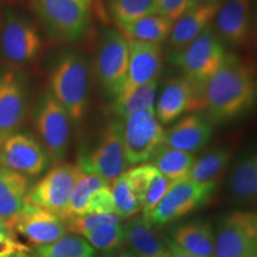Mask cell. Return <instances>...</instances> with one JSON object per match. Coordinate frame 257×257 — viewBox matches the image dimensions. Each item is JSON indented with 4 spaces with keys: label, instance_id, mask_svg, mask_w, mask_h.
<instances>
[{
    "label": "cell",
    "instance_id": "obj_36",
    "mask_svg": "<svg viewBox=\"0 0 257 257\" xmlns=\"http://www.w3.org/2000/svg\"><path fill=\"white\" fill-rule=\"evenodd\" d=\"M31 249L14 232H0V257H30Z\"/></svg>",
    "mask_w": 257,
    "mask_h": 257
},
{
    "label": "cell",
    "instance_id": "obj_44",
    "mask_svg": "<svg viewBox=\"0 0 257 257\" xmlns=\"http://www.w3.org/2000/svg\"><path fill=\"white\" fill-rule=\"evenodd\" d=\"M255 257H257V256H255Z\"/></svg>",
    "mask_w": 257,
    "mask_h": 257
},
{
    "label": "cell",
    "instance_id": "obj_6",
    "mask_svg": "<svg viewBox=\"0 0 257 257\" xmlns=\"http://www.w3.org/2000/svg\"><path fill=\"white\" fill-rule=\"evenodd\" d=\"M42 38L36 25L17 12H8L0 28V53L11 68L29 67L40 57Z\"/></svg>",
    "mask_w": 257,
    "mask_h": 257
},
{
    "label": "cell",
    "instance_id": "obj_41",
    "mask_svg": "<svg viewBox=\"0 0 257 257\" xmlns=\"http://www.w3.org/2000/svg\"><path fill=\"white\" fill-rule=\"evenodd\" d=\"M0 232H14V231L10 230L8 225L4 224L2 220H0ZM14 233H15V232H14Z\"/></svg>",
    "mask_w": 257,
    "mask_h": 257
},
{
    "label": "cell",
    "instance_id": "obj_38",
    "mask_svg": "<svg viewBox=\"0 0 257 257\" xmlns=\"http://www.w3.org/2000/svg\"><path fill=\"white\" fill-rule=\"evenodd\" d=\"M100 257H136L128 248H121L112 250V251L104 252Z\"/></svg>",
    "mask_w": 257,
    "mask_h": 257
},
{
    "label": "cell",
    "instance_id": "obj_12",
    "mask_svg": "<svg viewBox=\"0 0 257 257\" xmlns=\"http://www.w3.org/2000/svg\"><path fill=\"white\" fill-rule=\"evenodd\" d=\"M257 256V211H236L218 226L213 257Z\"/></svg>",
    "mask_w": 257,
    "mask_h": 257
},
{
    "label": "cell",
    "instance_id": "obj_14",
    "mask_svg": "<svg viewBox=\"0 0 257 257\" xmlns=\"http://www.w3.org/2000/svg\"><path fill=\"white\" fill-rule=\"evenodd\" d=\"M28 93L24 78L17 69L0 72V146L17 134L27 120Z\"/></svg>",
    "mask_w": 257,
    "mask_h": 257
},
{
    "label": "cell",
    "instance_id": "obj_9",
    "mask_svg": "<svg viewBox=\"0 0 257 257\" xmlns=\"http://www.w3.org/2000/svg\"><path fill=\"white\" fill-rule=\"evenodd\" d=\"M74 163H56L34 187L29 189L25 201L53 212L64 220L70 195L82 174Z\"/></svg>",
    "mask_w": 257,
    "mask_h": 257
},
{
    "label": "cell",
    "instance_id": "obj_32",
    "mask_svg": "<svg viewBox=\"0 0 257 257\" xmlns=\"http://www.w3.org/2000/svg\"><path fill=\"white\" fill-rule=\"evenodd\" d=\"M111 191L114 201V214L121 219L133 217L142 211V204L131 188L125 172L112 181Z\"/></svg>",
    "mask_w": 257,
    "mask_h": 257
},
{
    "label": "cell",
    "instance_id": "obj_7",
    "mask_svg": "<svg viewBox=\"0 0 257 257\" xmlns=\"http://www.w3.org/2000/svg\"><path fill=\"white\" fill-rule=\"evenodd\" d=\"M128 66V41L119 30L102 31L95 57V73L102 91L118 98L123 91Z\"/></svg>",
    "mask_w": 257,
    "mask_h": 257
},
{
    "label": "cell",
    "instance_id": "obj_16",
    "mask_svg": "<svg viewBox=\"0 0 257 257\" xmlns=\"http://www.w3.org/2000/svg\"><path fill=\"white\" fill-rule=\"evenodd\" d=\"M12 230L38 248L62 238L67 232V226L64 220L55 213L25 201Z\"/></svg>",
    "mask_w": 257,
    "mask_h": 257
},
{
    "label": "cell",
    "instance_id": "obj_28",
    "mask_svg": "<svg viewBox=\"0 0 257 257\" xmlns=\"http://www.w3.org/2000/svg\"><path fill=\"white\" fill-rule=\"evenodd\" d=\"M157 95H159V79L136 89L125 98L114 99L112 111L121 119L137 111L149 110L155 112Z\"/></svg>",
    "mask_w": 257,
    "mask_h": 257
},
{
    "label": "cell",
    "instance_id": "obj_2",
    "mask_svg": "<svg viewBox=\"0 0 257 257\" xmlns=\"http://www.w3.org/2000/svg\"><path fill=\"white\" fill-rule=\"evenodd\" d=\"M49 92L68 113L73 123L85 117L89 98V69L80 53H63L50 73Z\"/></svg>",
    "mask_w": 257,
    "mask_h": 257
},
{
    "label": "cell",
    "instance_id": "obj_25",
    "mask_svg": "<svg viewBox=\"0 0 257 257\" xmlns=\"http://www.w3.org/2000/svg\"><path fill=\"white\" fill-rule=\"evenodd\" d=\"M173 24L174 23L169 19L153 14L125 25L119 29V31L127 38V41L160 44L168 40Z\"/></svg>",
    "mask_w": 257,
    "mask_h": 257
},
{
    "label": "cell",
    "instance_id": "obj_21",
    "mask_svg": "<svg viewBox=\"0 0 257 257\" xmlns=\"http://www.w3.org/2000/svg\"><path fill=\"white\" fill-rule=\"evenodd\" d=\"M220 5L221 3L189 9L181 17L176 19L168 37V46L172 51L188 46L206 30L213 22Z\"/></svg>",
    "mask_w": 257,
    "mask_h": 257
},
{
    "label": "cell",
    "instance_id": "obj_26",
    "mask_svg": "<svg viewBox=\"0 0 257 257\" xmlns=\"http://www.w3.org/2000/svg\"><path fill=\"white\" fill-rule=\"evenodd\" d=\"M152 165L172 182H180L188 178L195 156L192 153L181 152L167 146H161L152 157Z\"/></svg>",
    "mask_w": 257,
    "mask_h": 257
},
{
    "label": "cell",
    "instance_id": "obj_8",
    "mask_svg": "<svg viewBox=\"0 0 257 257\" xmlns=\"http://www.w3.org/2000/svg\"><path fill=\"white\" fill-rule=\"evenodd\" d=\"M217 181L197 182L186 179L176 182L148 217L152 226H163L187 216L211 200Z\"/></svg>",
    "mask_w": 257,
    "mask_h": 257
},
{
    "label": "cell",
    "instance_id": "obj_19",
    "mask_svg": "<svg viewBox=\"0 0 257 257\" xmlns=\"http://www.w3.org/2000/svg\"><path fill=\"white\" fill-rule=\"evenodd\" d=\"M212 134V123L206 115L189 114L165 133L163 146L193 154L210 142Z\"/></svg>",
    "mask_w": 257,
    "mask_h": 257
},
{
    "label": "cell",
    "instance_id": "obj_1",
    "mask_svg": "<svg viewBox=\"0 0 257 257\" xmlns=\"http://www.w3.org/2000/svg\"><path fill=\"white\" fill-rule=\"evenodd\" d=\"M257 105V73L236 54L226 56L205 87V111L212 124H226L250 113Z\"/></svg>",
    "mask_w": 257,
    "mask_h": 257
},
{
    "label": "cell",
    "instance_id": "obj_30",
    "mask_svg": "<svg viewBox=\"0 0 257 257\" xmlns=\"http://www.w3.org/2000/svg\"><path fill=\"white\" fill-rule=\"evenodd\" d=\"M93 246L79 234H64L56 242L38 246L30 257H94Z\"/></svg>",
    "mask_w": 257,
    "mask_h": 257
},
{
    "label": "cell",
    "instance_id": "obj_4",
    "mask_svg": "<svg viewBox=\"0 0 257 257\" xmlns=\"http://www.w3.org/2000/svg\"><path fill=\"white\" fill-rule=\"evenodd\" d=\"M78 166L82 172L98 175L108 184L123 174L128 165L120 120L111 121L102 128L94 147L80 154Z\"/></svg>",
    "mask_w": 257,
    "mask_h": 257
},
{
    "label": "cell",
    "instance_id": "obj_45",
    "mask_svg": "<svg viewBox=\"0 0 257 257\" xmlns=\"http://www.w3.org/2000/svg\"><path fill=\"white\" fill-rule=\"evenodd\" d=\"M0 28H2V27H0Z\"/></svg>",
    "mask_w": 257,
    "mask_h": 257
},
{
    "label": "cell",
    "instance_id": "obj_10",
    "mask_svg": "<svg viewBox=\"0 0 257 257\" xmlns=\"http://www.w3.org/2000/svg\"><path fill=\"white\" fill-rule=\"evenodd\" d=\"M70 121L68 113L49 91L41 96L34 111V125L48 157L55 165L66 156Z\"/></svg>",
    "mask_w": 257,
    "mask_h": 257
},
{
    "label": "cell",
    "instance_id": "obj_11",
    "mask_svg": "<svg viewBox=\"0 0 257 257\" xmlns=\"http://www.w3.org/2000/svg\"><path fill=\"white\" fill-rule=\"evenodd\" d=\"M125 156L128 166L143 165L163 146L165 130L157 120L155 112L137 111L121 121Z\"/></svg>",
    "mask_w": 257,
    "mask_h": 257
},
{
    "label": "cell",
    "instance_id": "obj_5",
    "mask_svg": "<svg viewBox=\"0 0 257 257\" xmlns=\"http://www.w3.org/2000/svg\"><path fill=\"white\" fill-rule=\"evenodd\" d=\"M42 24L60 41H78L91 27V14L81 0H31Z\"/></svg>",
    "mask_w": 257,
    "mask_h": 257
},
{
    "label": "cell",
    "instance_id": "obj_18",
    "mask_svg": "<svg viewBox=\"0 0 257 257\" xmlns=\"http://www.w3.org/2000/svg\"><path fill=\"white\" fill-rule=\"evenodd\" d=\"M213 29L224 44L243 48L251 35V0H223Z\"/></svg>",
    "mask_w": 257,
    "mask_h": 257
},
{
    "label": "cell",
    "instance_id": "obj_27",
    "mask_svg": "<svg viewBox=\"0 0 257 257\" xmlns=\"http://www.w3.org/2000/svg\"><path fill=\"white\" fill-rule=\"evenodd\" d=\"M102 14L118 29L155 14V0H102Z\"/></svg>",
    "mask_w": 257,
    "mask_h": 257
},
{
    "label": "cell",
    "instance_id": "obj_31",
    "mask_svg": "<svg viewBox=\"0 0 257 257\" xmlns=\"http://www.w3.org/2000/svg\"><path fill=\"white\" fill-rule=\"evenodd\" d=\"M110 184L106 182L104 179L99 178L98 175L88 174V173L83 172L78 181H76L75 186H74L68 207H67L64 221L72 217L85 216L89 195L94 191H96V189L101 188L102 186Z\"/></svg>",
    "mask_w": 257,
    "mask_h": 257
},
{
    "label": "cell",
    "instance_id": "obj_20",
    "mask_svg": "<svg viewBox=\"0 0 257 257\" xmlns=\"http://www.w3.org/2000/svg\"><path fill=\"white\" fill-rule=\"evenodd\" d=\"M29 189L27 176L0 167V220L11 231L23 210Z\"/></svg>",
    "mask_w": 257,
    "mask_h": 257
},
{
    "label": "cell",
    "instance_id": "obj_35",
    "mask_svg": "<svg viewBox=\"0 0 257 257\" xmlns=\"http://www.w3.org/2000/svg\"><path fill=\"white\" fill-rule=\"evenodd\" d=\"M67 231L74 234H85L89 231L101 226V225L107 224H121V218L117 214L107 213V214H86V216L72 217L66 221Z\"/></svg>",
    "mask_w": 257,
    "mask_h": 257
},
{
    "label": "cell",
    "instance_id": "obj_34",
    "mask_svg": "<svg viewBox=\"0 0 257 257\" xmlns=\"http://www.w3.org/2000/svg\"><path fill=\"white\" fill-rule=\"evenodd\" d=\"M173 185H174V182H172L165 175L161 174L159 170L153 166L142 204V216L146 219H148L150 213L155 210V207L159 205V202L162 200V198L165 197Z\"/></svg>",
    "mask_w": 257,
    "mask_h": 257
},
{
    "label": "cell",
    "instance_id": "obj_23",
    "mask_svg": "<svg viewBox=\"0 0 257 257\" xmlns=\"http://www.w3.org/2000/svg\"><path fill=\"white\" fill-rule=\"evenodd\" d=\"M172 242L185 251L200 257H213L216 236L207 221L197 220L176 227Z\"/></svg>",
    "mask_w": 257,
    "mask_h": 257
},
{
    "label": "cell",
    "instance_id": "obj_24",
    "mask_svg": "<svg viewBox=\"0 0 257 257\" xmlns=\"http://www.w3.org/2000/svg\"><path fill=\"white\" fill-rule=\"evenodd\" d=\"M230 191L240 202L257 204V150L244 156L234 167Z\"/></svg>",
    "mask_w": 257,
    "mask_h": 257
},
{
    "label": "cell",
    "instance_id": "obj_15",
    "mask_svg": "<svg viewBox=\"0 0 257 257\" xmlns=\"http://www.w3.org/2000/svg\"><path fill=\"white\" fill-rule=\"evenodd\" d=\"M49 165V157L34 136L17 133L0 146V167L27 176L41 175Z\"/></svg>",
    "mask_w": 257,
    "mask_h": 257
},
{
    "label": "cell",
    "instance_id": "obj_42",
    "mask_svg": "<svg viewBox=\"0 0 257 257\" xmlns=\"http://www.w3.org/2000/svg\"><path fill=\"white\" fill-rule=\"evenodd\" d=\"M81 2H82L83 4H85L86 6H87V8H91L92 4H93V2H94V0H81Z\"/></svg>",
    "mask_w": 257,
    "mask_h": 257
},
{
    "label": "cell",
    "instance_id": "obj_22",
    "mask_svg": "<svg viewBox=\"0 0 257 257\" xmlns=\"http://www.w3.org/2000/svg\"><path fill=\"white\" fill-rule=\"evenodd\" d=\"M125 242L136 257H169V245L155 232L143 216H137L124 226Z\"/></svg>",
    "mask_w": 257,
    "mask_h": 257
},
{
    "label": "cell",
    "instance_id": "obj_39",
    "mask_svg": "<svg viewBox=\"0 0 257 257\" xmlns=\"http://www.w3.org/2000/svg\"><path fill=\"white\" fill-rule=\"evenodd\" d=\"M168 245H169V257H200L197 255H193L191 252L185 251V250L179 248L178 245H175L173 242H170Z\"/></svg>",
    "mask_w": 257,
    "mask_h": 257
},
{
    "label": "cell",
    "instance_id": "obj_13",
    "mask_svg": "<svg viewBox=\"0 0 257 257\" xmlns=\"http://www.w3.org/2000/svg\"><path fill=\"white\" fill-rule=\"evenodd\" d=\"M205 87L184 75L170 79L157 96L155 115L160 124H170L186 112L205 110Z\"/></svg>",
    "mask_w": 257,
    "mask_h": 257
},
{
    "label": "cell",
    "instance_id": "obj_17",
    "mask_svg": "<svg viewBox=\"0 0 257 257\" xmlns=\"http://www.w3.org/2000/svg\"><path fill=\"white\" fill-rule=\"evenodd\" d=\"M162 66L163 54L160 44L128 41L126 79L118 98H125L136 89L159 79Z\"/></svg>",
    "mask_w": 257,
    "mask_h": 257
},
{
    "label": "cell",
    "instance_id": "obj_33",
    "mask_svg": "<svg viewBox=\"0 0 257 257\" xmlns=\"http://www.w3.org/2000/svg\"><path fill=\"white\" fill-rule=\"evenodd\" d=\"M83 237L93 246V249L95 248L102 252L119 249L125 243V231L121 224L101 225L85 233Z\"/></svg>",
    "mask_w": 257,
    "mask_h": 257
},
{
    "label": "cell",
    "instance_id": "obj_37",
    "mask_svg": "<svg viewBox=\"0 0 257 257\" xmlns=\"http://www.w3.org/2000/svg\"><path fill=\"white\" fill-rule=\"evenodd\" d=\"M189 0H155V14L173 23L187 11Z\"/></svg>",
    "mask_w": 257,
    "mask_h": 257
},
{
    "label": "cell",
    "instance_id": "obj_43",
    "mask_svg": "<svg viewBox=\"0 0 257 257\" xmlns=\"http://www.w3.org/2000/svg\"><path fill=\"white\" fill-rule=\"evenodd\" d=\"M256 17H257V3H256Z\"/></svg>",
    "mask_w": 257,
    "mask_h": 257
},
{
    "label": "cell",
    "instance_id": "obj_40",
    "mask_svg": "<svg viewBox=\"0 0 257 257\" xmlns=\"http://www.w3.org/2000/svg\"><path fill=\"white\" fill-rule=\"evenodd\" d=\"M223 0H189L188 9H194V8H200V6H208V5H214L219 4Z\"/></svg>",
    "mask_w": 257,
    "mask_h": 257
},
{
    "label": "cell",
    "instance_id": "obj_3",
    "mask_svg": "<svg viewBox=\"0 0 257 257\" xmlns=\"http://www.w3.org/2000/svg\"><path fill=\"white\" fill-rule=\"evenodd\" d=\"M227 51L225 44L218 37L213 25H210L188 46L169 54V61L181 69L185 78L200 85L219 69Z\"/></svg>",
    "mask_w": 257,
    "mask_h": 257
},
{
    "label": "cell",
    "instance_id": "obj_29",
    "mask_svg": "<svg viewBox=\"0 0 257 257\" xmlns=\"http://www.w3.org/2000/svg\"><path fill=\"white\" fill-rule=\"evenodd\" d=\"M231 156L232 153L229 148H216L210 150L195 161L187 179L197 182L216 181L229 166Z\"/></svg>",
    "mask_w": 257,
    "mask_h": 257
}]
</instances>
